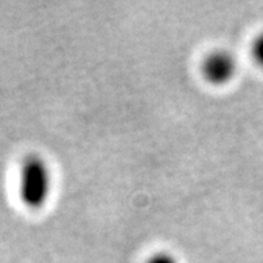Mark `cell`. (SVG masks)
<instances>
[{"mask_svg": "<svg viewBox=\"0 0 263 263\" xmlns=\"http://www.w3.org/2000/svg\"><path fill=\"white\" fill-rule=\"evenodd\" d=\"M238 62L229 50H214L205 55L201 63L203 77L212 85H226L235 77Z\"/></svg>", "mask_w": 263, "mask_h": 263, "instance_id": "2", "label": "cell"}, {"mask_svg": "<svg viewBox=\"0 0 263 263\" xmlns=\"http://www.w3.org/2000/svg\"><path fill=\"white\" fill-rule=\"evenodd\" d=\"M251 55L255 59V62L263 67V32L254 39L251 45Z\"/></svg>", "mask_w": 263, "mask_h": 263, "instance_id": "4", "label": "cell"}, {"mask_svg": "<svg viewBox=\"0 0 263 263\" xmlns=\"http://www.w3.org/2000/svg\"><path fill=\"white\" fill-rule=\"evenodd\" d=\"M54 185L50 164L41 155H28L19 171V196L30 210H41L49 201Z\"/></svg>", "mask_w": 263, "mask_h": 263, "instance_id": "1", "label": "cell"}, {"mask_svg": "<svg viewBox=\"0 0 263 263\" xmlns=\"http://www.w3.org/2000/svg\"><path fill=\"white\" fill-rule=\"evenodd\" d=\"M145 263H179L177 258L168 251H157L149 256Z\"/></svg>", "mask_w": 263, "mask_h": 263, "instance_id": "3", "label": "cell"}]
</instances>
